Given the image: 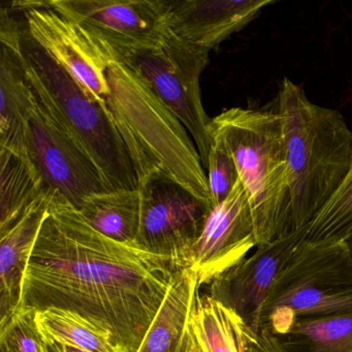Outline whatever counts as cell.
I'll return each instance as SVG.
<instances>
[{
    "label": "cell",
    "mask_w": 352,
    "mask_h": 352,
    "mask_svg": "<svg viewBox=\"0 0 352 352\" xmlns=\"http://www.w3.org/2000/svg\"><path fill=\"white\" fill-rule=\"evenodd\" d=\"M352 238V164L335 195L307 228L306 240L316 243L348 242Z\"/></svg>",
    "instance_id": "cell-23"
},
{
    "label": "cell",
    "mask_w": 352,
    "mask_h": 352,
    "mask_svg": "<svg viewBox=\"0 0 352 352\" xmlns=\"http://www.w3.org/2000/svg\"><path fill=\"white\" fill-rule=\"evenodd\" d=\"M12 10L23 14L30 38L92 98L104 102L110 92L108 52L77 23L48 7L46 1H14Z\"/></svg>",
    "instance_id": "cell-11"
},
{
    "label": "cell",
    "mask_w": 352,
    "mask_h": 352,
    "mask_svg": "<svg viewBox=\"0 0 352 352\" xmlns=\"http://www.w3.org/2000/svg\"><path fill=\"white\" fill-rule=\"evenodd\" d=\"M45 340H46L47 352H88L79 349V348L57 343V342L47 339V338H45Z\"/></svg>",
    "instance_id": "cell-26"
},
{
    "label": "cell",
    "mask_w": 352,
    "mask_h": 352,
    "mask_svg": "<svg viewBox=\"0 0 352 352\" xmlns=\"http://www.w3.org/2000/svg\"><path fill=\"white\" fill-rule=\"evenodd\" d=\"M36 94L15 53L1 45L0 149L28 155L26 131Z\"/></svg>",
    "instance_id": "cell-17"
},
{
    "label": "cell",
    "mask_w": 352,
    "mask_h": 352,
    "mask_svg": "<svg viewBox=\"0 0 352 352\" xmlns=\"http://www.w3.org/2000/svg\"><path fill=\"white\" fill-rule=\"evenodd\" d=\"M52 193L30 156L0 149V234Z\"/></svg>",
    "instance_id": "cell-20"
},
{
    "label": "cell",
    "mask_w": 352,
    "mask_h": 352,
    "mask_svg": "<svg viewBox=\"0 0 352 352\" xmlns=\"http://www.w3.org/2000/svg\"><path fill=\"white\" fill-rule=\"evenodd\" d=\"M283 125L294 230L308 226L352 164V131L341 113L317 106L284 78L277 98Z\"/></svg>",
    "instance_id": "cell-4"
},
{
    "label": "cell",
    "mask_w": 352,
    "mask_h": 352,
    "mask_svg": "<svg viewBox=\"0 0 352 352\" xmlns=\"http://www.w3.org/2000/svg\"><path fill=\"white\" fill-rule=\"evenodd\" d=\"M250 333L234 311L211 296H197L187 327V352H246Z\"/></svg>",
    "instance_id": "cell-19"
},
{
    "label": "cell",
    "mask_w": 352,
    "mask_h": 352,
    "mask_svg": "<svg viewBox=\"0 0 352 352\" xmlns=\"http://www.w3.org/2000/svg\"><path fill=\"white\" fill-rule=\"evenodd\" d=\"M352 312V253L348 242L296 245L263 302L259 329L281 331L305 317Z\"/></svg>",
    "instance_id": "cell-6"
},
{
    "label": "cell",
    "mask_w": 352,
    "mask_h": 352,
    "mask_svg": "<svg viewBox=\"0 0 352 352\" xmlns=\"http://www.w3.org/2000/svg\"><path fill=\"white\" fill-rule=\"evenodd\" d=\"M307 228L305 226L269 244L259 245L251 256L211 282L210 296L238 314L255 337L259 333L263 302L292 251L307 236Z\"/></svg>",
    "instance_id": "cell-12"
},
{
    "label": "cell",
    "mask_w": 352,
    "mask_h": 352,
    "mask_svg": "<svg viewBox=\"0 0 352 352\" xmlns=\"http://www.w3.org/2000/svg\"><path fill=\"white\" fill-rule=\"evenodd\" d=\"M0 42L11 49L38 102L94 162L109 190H135L133 162L106 102L92 98L28 34L24 22L0 20Z\"/></svg>",
    "instance_id": "cell-3"
},
{
    "label": "cell",
    "mask_w": 352,
    "mask_h": 352,
    "mask_svg": "<svg viewBox=\"0 0 352 352\" xmlns=\"http://www.w3.org/2000/svg\"><path fill=\"white\" fill-rule=\"evenodd\" d=\"M26 147L47 188L76 209L79 210L87 197L109 191L89 156L36 96L28 121Z\"/></svg>",
    "instance_id": "cell-10"
},
{
    "label": "cell",
    "mask_w": 352,
    "mask_h": 352,
    "mask_svg": "<svg viewBox=\"0 0 352 352\" xmlns=\"http://www.w3.org/2000/svg\"><path fill=\"white\" fill-rule=\"evenodd\" d=\"M206 168L214 207L230 195L240 179L236 164L223 140L214 133H212V145Z\"/></svg>",
    "instance_id": "cell-25"
},
{
    "label": "cell",
    "mask_w": 352,
    "mask_h": 352,
    "mask_svg": "<svg viewBox=\"0 0 352 352\" xmlns=\"http://www.w3.org/2000/svg\"><path fill=\"white\" fill-rule=\"evenodd\" d=\"M179 270L168 257L96 232L53 193L19 308L69 313L106 333L121 351L137 352Z\"/></svg>",
    "instance_id": "cell-1"
},
{
    "label": "cell",
    "mask_w": 352,
    "mask_h": 352,
    "mask_svg": "<svg viewBox=\"0 0 352 352\" xmlns=\"http://www.w3.org/2000/svg\"><path fill=\"white\" fill-rule=\"evenodd\" d=\"M209 54L166 34L154 48L115 57L133 65L180 119L197 146L204 168L212 145V119L204 109L199 80L209 63Z\"/></svg>",
    "instance_id": "cell-7"
},
{
    "label": "cell",
    "mask_w": 352,
    "mask_h": 352,
    "mask_svg": "<svg viewBox=\"0 0 352 352\" xmlns=\"http://www.w3.org/2000/svg\"><path fill=\"white\" fill-rule=\"evenodd\" d=\"M138 189L141 222L135 245L172 259L179 269L188 267L191 251L213 207L168 179H152Z\"/></svg>",
    "instance_id": "cell-9"
},
{
    "label": "cell",
    "mask_w": 352,
    "mask_h": 352,
    "mask_svg": "<svg viewBox=\"0 0 352 352\" xmlns=\"http://www.w3.org/2000/svg\"><path fill=\"white\" fill-rule=\"evenodd\" d=\"M107 78L110 92L104 102L133 162L138 186L168 179L213 207L207 173L180 119L129 63L111 57Z\"/></svg>",
    "instance_id": "cell-2"
},
{
    "label": "cell",
    "mask_w": 352,
    "mask_h": 352,
    "mask_svg": "<svg viewBox=\"0 0 352 352\" xmlns=\"http://www.w3.org/2000/svg\"><path fill=\"white\" fill-rule=\"evenodd\" d=\"M246 352H263L259 347L256 341V337L253 333L249 336L248 343H247Z\"/></svg>",
    "instance_id": "cell-27"
},
{
    "label": "cell",
    "mask_w": 352,
    "mask_h": 352,
    "mask_svg": "<svg viewBox=\"0 0 352 352\" xmlns=\"http://www.w3.org/2000/svg\"><path fill=\"white\" fill-rule=\"evenodd\" d=\"M275 0H166V34L179 42L211 52L250 23Z\"/></svg>",
    "instance_id": "cell-14"
},
{
    "label": "cell",
    "mask_w": 352,
    "mask_h": 352,
    "mask_svg": "<svg viewBox=\"0 0 352 352\" xmlns=\"http://www.w3.org/2000/svg\"><path fill=\"white\" fill-rule=\"evenodd\" d=\"M263 352H352V312L292 321L281 331L259 329Z\"/></svg>",
    "instance_id": "cell-16"
},
{
    "label": "cell",
    "mask_w": 352,
    "mask_h": 352,
    "mask_svg": "<svg viewBox=\"0 0 352 352\" xmlns=\"http://www.w3.org/2000/svg\"><path fill=\"white\" fill-rule=\"evenodd\" d=\"M348 244H349L350 250H351V253H352V238L350 239L349 241H348Z\"/></svg>",
    "instance_id": "cell-28"
},
{
    "label": "cell",
    "mask_w": 352,
    "mask_h": 352,
    "mask_svg": "<svg viewBox=\"0 0 352 352\" xmlns=\"http://www.w3.org/2000/svg\"><path fill=\"white\" fill-rule=\"evenodd\" d=\"M36 321L47 339L88 352H122L110 338L86 321L57 309L36 312Z\"/></svg>",
    "instance_id": "cell-22"
},
{
    "label": "cell",
    "mask_w": 352,
    "mask_h": 352,
    "mask_svg": "<svg viewBox=\"0 0 352 352\" xmlns=\"http://www.w3.org/2000/svg\"><path fill=\"white\" fill-rule=\"evenodd\" d=\"M257 247L250 201L239 179L230 195L214 206L191 251L188 269L197 275L199 285L211 283Z\"/></svg>",
    "instance_id": "cell-13"
},
{
    "label": "cell",
    "mask_w": 352,
    "mask_h": 352,
    "mask_svg": "<svg viewBox=\"0 0 352 352\" xmlns=\"http://www.w3.org/2000/svg\"><path fill=\"white\" fill-rule=\"evenodd\" d=\"M52 195L34 205L13 228L0 234V324L9 320L21 304L28 261L48 216Z\"/></svg>",
    "instance_id": "cell-15"
},
{
    "label": "cell",
    "mask_w": 352,
    "mask_h": 352,
    "mask_svg": "<svg viewBox=\"0 0 352 352\" xmlns=\"http://www.w3.org/2000/svg\"><path fill=\"white\" fill-rule=\"evenodd\" d=\"M199 283L188 267L179 270L137 352H187V327Z\"/></svg>",
    "instance_id": "cell-18"
},
{
    "label": "cell",
    "mask_w": 352,
    "mask_h": 352,
    "mask_svg": "<svg viewBox=\"0 0 352 352\" xmlns=\"http://www.w3.org/2000/svg\"><path fill=\"white\" fill-rule=\"evenodd\" d=\"M92 228L123 244L137 246L141 197L135 190H109L87 197L78 210Z\"/></svg>",
    "instance_id": "cell-21"
},
{
    "label": "cell",
    "mask_w": 352,
    "mask_h": 352,
    "mask_svg": "<svg viewBox=\"0 0 352 352\" xmlns=\"http://www.w3.org/2000/svg\"><path fill=\"white\" fill-rule=\"evenodd\" d=\"M111 57L158 46L166 36V0H48Z\"/></svg>",
    "instance_id": "cell-8"
},
{
    "label": "cell",
    "mask_w": 352,
    "mask_h": 352,
    "mask_svg": "<svg viewBox=\"0 0 352 352\" xmlns=\"http://www.w3.org/2000/svg\"><path fill=\"white\" fill-rule=\"evenodd\" d=\"M250 201L257 246L294 232L283 125L277 111L232 108L212 119Z\"/></svg>",
    "instance_id": "cell-5"
},
{
    "label": "cell",
    "mask_w": 352,
    "mask_h": 352,
    "mask_svg": "<svg viewBox=\"0 0 352 352\" xmlns=\"http://www.w3.org/2000/svg\"><path fill=\"white\" fill-rule=\"evenodd\" d=\"M0 352H47L36 311L19 308L0 324Z\"/></svg>",
    "instance_id": "cell-24"
}]
</instances>
